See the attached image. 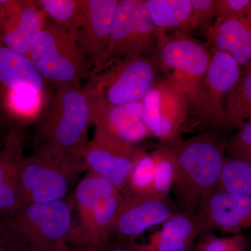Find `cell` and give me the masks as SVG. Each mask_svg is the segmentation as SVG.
Segmentation results:
<instances>
[{"instance_id":"1","label":"cell","mask_w":251,"mask_h":251,"mask_svg":"<svg viewBox=\"0 0 251 251\" xmlns=\"http://www.w3.org/2000/svg\"><path fill=\"white\" fill-rule=\"evenodd\" d=\"M224 130L200 132L172 142L175 175L171 192L180 211L196 214L202 201L219 184L228 139Z\"/></svg>"},{"instance_id":"2","label":"cell","mask_w":251,"mask_h":251,"mask_svg":"<svg viewBox=\"0 0 251 251\" xmlns=\"http://www.w3.org/2000/svg\"><path fill=\"white\" fill-rule=\"evenodd\" d=\"M125 198L111 182L87 171L71 198L73 226L68 245L78 251L106 245Z\"/></svg>"},{"instance_id":"3","label":"cell","mask_w":251,"mask_h":251,"mask_svg":"<svg viewBox=\"0 0 251 251\" xmlns=\"http://www.w3.org/2000/svg\"><path fill=\"white\" fill-rule=\"evenodd\" d=\"M90 100L81 85H56L38 120L34 149L45 148L83 156L92 125Z\"/></svg>"},{"instance_id":"4","label":"cell","mask_w":251,"mask_h":251,"mask_svg":"<svg viewBox=\"0 0 251 251\" xmlns=\"http://www.w3.org/2000/svg\"><path fill=\"white\" fill-rule=\"evenodd\" d=\"M87 171L83 156L35 148L23 157L17 171L23 205L65 199L72 184Z\"/></svg>"},{"instance_id":"5","label":"cell","mask_w":251,"mask_h":251,"mask_svg":"<svg viewBox=\"0 0 251 251\" xmlns=\"http://www.w3.org/2000/svg\"><path fill=\"white\" fill-rule=\"evenodd\" d=\"M30 59L44 80L56 85H81L92 72L76 39L48 19L33 41Z\"/></svg>"},{"instance_id":"6","label":"cell","mask_w":251,"mask_h":251,"mask_svg":"<svg viewBox=\"0 0 251 251\" xmlns=\"http://www.w3.org/2000/svg\"><path fill=\"white\" fill-rule=\"evenodd\" d=\"M3 224L27 251L67 244L72 231V201L65 198L23 204Z\"/></svg>"},{"instance_id":"7","label":"cell","mask_w":251,"mask_h":251,"mask_svg":"<svg viewBox=\"0 0 251 251\" xmlns=\"http://www.w3.org/2000/svg\"><path fill=\"white\" fill-rule=\"evenodd\" d=\"M155 85L153 63L145 56H138L92 73L83 88L90 100L118 105L142 101Z\"/></svg>"},{"instance_id":"8","label":"cell","mask_w":251,"mask_h":251,"mask_svg":"<svg viewBox=\"0 0 251 251\" xmlns=\"http://www.w3.org/2000/svg\"><path fill=\"white\" fill-rule=\"evenodd\" d=\"M242 68L228 54L214 51L190 111L201 132L221 129L226 100L242 76Z\"/></svg>"},{"instance_id":"9","label":"cell","mask_w":251,"mask_h":251,"mask_svg":"<svg viewBox=\"0 0 251 251\" xmlns=\"http://www.w3.org/2000/svg\"><path fill=\"white\" fill-rule=\"evenodd\" d=\"M158 36L148 14L146 0H119L104 67L122 59L145 56L156 45Z\"/></svg>"},{"instance_id":"10","label":"cell","mask_w":251,"mask_h":251,"mask_svg":"<svg viewBox=\"0 0 251 251\" xmlns=\"http://www.w3.org/2000/svg\"><path fill=\"white\" fill-rule=\"evenodd\" d=\"M158 44L162 67L188 99L191 111L212 54L199 41L179 34L166 39L158 37Z\"/></svg>"},{"instance_id":"11","label":"cell","mask_w":251,"mask_h":251,"mask_svg":"<svg viewBox=\"0 0 251 251\" xmlns=\"http://www.w3.org/2000/svg\"><path fill=\"white\" fill-rule=\"evenodd\" d=\"M143 118L150 135L161 143L180 139L190 115L188 99L170 80L156 84L144 98Z\"/></svg>"},{"instance_id":"12","label":"cell","mask_w":251,"mask_h":251,"mask_svg":"<svg viewBox=\"0 0 251 251\" xmlns=\"http://www.w3.org/2000/svg\"><path fill=\"white\" fill-rule=\"evenodd\" d=\"M142 150L95 130L84 150L87 171L105 178L127 197L135 162Z\"/></svg>"},{"instance_id":"13","label":"cell","mask_w":251,"mask_h":251,"mask_svg":"<svg viewBox=\"0 0 251 251\" xmlns=\"http://www.w3.org/2000/svg\"><path fill=\"white\" fill-rule=\"evenodd\" d=\"M178 211L170 197H126L114 223L110 240L135 242L144 232L161 226Z\"/></svg>"},{"instance_id":"14","label":"cell","mask_w":251,"mask_h":251,"mask_svg":"<svg viewBox=\"0 0 251 251\" xmlns=\"http://www.w3.org/2000/svg\"><path fill=\"white\" fill-rule=\"evenodd\" d=\"M118 3L119 0H82L76 41L90 61L92 73L103 69L106 62L112 19Z\"/></svg>"},{"instance_id":"15","label":"cell","mask_w":251,"mask_h":251,"mask_svg":"<svg viewBox=\"0 0 251 251\" xmlns=\"http://www.w3.org/2000/svg\"><path fill=\"white\" fill-rule=\"evenodd\" d=\"M196 214L204 232L242 234L251 229V196L216 188L202 201Z\"/></svg>"},{"instance_id":"16","label":"cell","mask_w":251,"mask_h":251,"mask_svg":"<svg viewBox=\"0 0 251 251\" xmlns=\"http://www.w3.org/2000/svg\"><path fill=\"white\" fill-rule=\"evenodd\" d=\"M90 103L96 130L131 145L151 135L144 122L143 100L118 105L94 100Z\"/></svg>"},{"instance_id":"17","label":"cell","mask_w":251,"mask_h":251,"mask_svg":"<svg viewBox=\"0 0 251 251\" xmlns=\"http://www.w3.org/2000/svg\"><path fill=\"white\" fill-rule=\"evenodd\" d=\"M45 83L29 57L0 44V101L5 108L25 94L41 95Z\"/></svg>"},{"instance_id":"18","label":"cell","mask_w":251,"mask_h":251,"mask_svg":"<svg viewBox=\"0 0 251 251\" xmlns=\"http://www.w3.org/2000/svg\"><path fill=\"white\" fill-rule=\"evenodd\" d=\"M204 232L196 214L178 211L145 244L130 242L133 251H192L198 237Z\"/></svg>"},{"instance_id":"19","label":"cell","mask_w":251,"mask_h":251,"mask_svg":"<svg viewBox=\"0 0 251 251\" xmlns=\"http://www.w3.org/2000/svg\"><path fill=\"white\" fill-rule=\"evenodd\" d=\"M206 38L214 51L228 54L242 69L251 67V15L216 20L206 30Z\"/></svg>"},{"instance_id":"20","label":"cell","mask_w":251,"mask_h":251,"mask_svg":"<svg viewBox=\"0 0 251 251\" xmlns=\"http://www.w3.org/2000/svg\"><path fill=\"white\" fill-rule=\"evenodd\" d=\"M46 21L47 17L35 1L23 0L17 25L12 32L0 41V44L16 53L30 58L33 41Z\"/></svg>"},{"instance_id":"21","label":"cell","mask_w":251,"mask_h":251,"mask_svg":"<svg viewBox=\"0 0 251 251\" xmlns=\"http://www.w3.org/2000/svg\"><path fill=\"white\" fill-rule=\"evenodd\" d=\"M251 123V67L242 69V76L226 100L221 130H237Z\"/></svg>"},{"instance_id":"22","label":"cell","mask_w":251,"mask_h":251,"mask_svg":"<svg viewBox=\"0 0 251 251\" xmlns=\"http://www.w3.org/2000/svg\"><path fill=\"white\" fill-rule=\"evenodd\" d=\"M150 19L157 30L190 29L191 0H146Z\"/></svg>"},{"instance_id":"23","label":"cell","mask_w":251,"mask_h":251,"mask_svg":"<svg viewBox=\"0 0 251 251\" xmlns=\"http://www.w3.org/2000/svg\"><path fill=\"white\" fill-rule=\"evenodd\" d=\"M35 2L48 20L76 39L82 12V0H39Z\"/></svg>"},{"instance_id":"24","label":"cell","mask_w":251,"mask_h":251,"mask_svg":"<svg viewBox=\"0 0 251 251\" xmlns=\"http://www.w3.org/2000/svg\"><path fill=\"white\" fill-rule=\"evenodd\" d=\"M216 189L251 196V161L226 156Z\"/></svg>"},{"instance_id":"25","label":"cell","mask_w":251,"mask_h":251,"mask_svg":"<svg viewBox=\"0 0 251 251\" xmlns=\"http://www.w3.org/2000/svg\"><path fill=\"white\" fill-rule=\"evenodd\" d=\"M151 154L155 166V196L169 197L175 175V154L172 142L161 143Z\"/></svg>"},{"instance_id":"26","label":"cell","mask_w":251,"mask_h":251,"mask_svg":"<svg viewBox=\"0 0 251 251\" xmlns=\"http://www.w3.org/2000/svg\"><path fill=\"white\" fill-rule=\"evenodd\" d=\"M154 174V161L151 152L148 153L142 150L132 170L127 197L156 196Z\"/></svg>"},{"instance_id":"27","label":"cell","mask_w":251,"mask_h":251,"mask_svg":"<svg viewBox=\"0 0 251 251\" xmlns=\"http://www.w3.org/2000/svg\"><path fill=\"white\" fill-rule=\"evenodd\" d=\"M192 251H248L244 234L219 237L213 232H204L198 237Z\"/></svg>"},{"instance_id":"28","label":"cell","mask_w":251,"mask_h":251,"mask_svg":"<svg viewBox=\"0 0 251 251\" xmlns=\"http://www.w3.org/2000/svg\"><path fill=\"white\" fill-rule=\"evenodd\" d=\"M227 156L251 161V123L243 126L227 141Z\"/></svg>"},{"instance_id":"29","label":"cell","mask_w":251,"mask_h":251,"mask_svg":"<svg viewBox=\"0 0 251 251\" xmlns=\"http://www.w3.org/2000/svg\"><path fill=\"white\" fill-rule=\"evenodd\" d=\"M190 29L204 28L207 30L216 16V0H191Z\"/></svg>"},{"instance_id":"30","label":"cell","mask_w":251,"mask_h":251,"mask_svg":"<svg viewBox=\"0 0 251 251\" xmlns=\"http://www.w3.org/2000/svg\"><path fill=\"white\" fill-rule=\"evenodd\" d=\"M216 20L248 18L251 15V0H216Z\"/></svg>"},{"instance_id":"31","label":"cell","mask_w":251,"mask_h":251,"mask_svg":"<svg viewBox=\"0 0 251 251\" xmlns=\"http://www.w3.org/2000/svg\"><path fill=\"white\" fill-rule=\"evenodd\" d=\"M0 251H27L3 224H0Z\"/></svg>"},{"instance_id":"32","label":"cell","mask_w":251,"mask_h":251,"mask_svg":"<svg viewBox=\"0 0 251 251\" xmlns=\"http://www.w3.org/2000/svg\"><path fill=\"white\" fill-rule=\"evenodd\" d=\"M95 251H133V250L130 243L110 240L106 245Z\"/></svg>"},{"instance_id":"33","label":"cell","mask_w":251,"mask_h":251,"mask_svg":"<svg viewBox=\"0 0 251 251\" xmlns=\"http://www.w3.org/2000/svg\"><path fill=\"white\" fill-rule=\"evenodd\" d=\"M39 251H78L75 249H73L70 246L68 245L67 243L59 244L56 247L49 248V249H45V250H41Z\"/></svg>"},{"instance_id":"34","label":"cell","mask_w":251,"mask_h":251,"mask_svg":"<svg viewBox=\"0 0 251 251\" xmlns=\"http://www.w3.org/2000/svg\"><path fill=\"white\" fill-rule=\"evenodd\" d=\"M246 239H247L248 251H251V236L246 237Z\"/></svg>"}]
</instances>
